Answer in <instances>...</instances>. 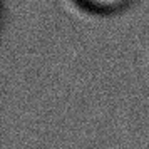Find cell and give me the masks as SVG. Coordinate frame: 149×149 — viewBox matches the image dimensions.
<instances>
[{"label":"cell","instance_id":"obj_1","mask_svg":"<svg viewBox=\"0 0 149 149\" xmlns=\"http://www.w3.org/2000/svg\"><path fill=\"white\" fill-rule=\"evenodd\" d=\"M84 8L95 14H116L129 7L134 0H77Z\"/></svg>","mask_w":149,"mask_h":149}]
</instances>
